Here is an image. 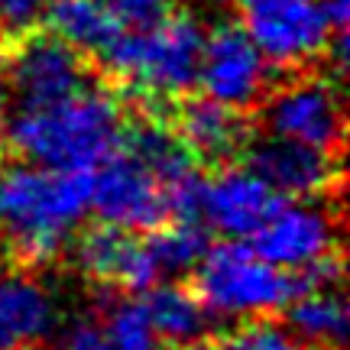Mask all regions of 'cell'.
<instances>
[{"mask_svg": "<svg viewBox=\"0 0 350 350\" xmlns=\"http://www.w3.org/2000/svg\"><path fill=\"white\" fill-rule=\"evenodd\" d=\"M124 107L107 88L85 85L81 91L42 107H20L7 117L3 139L10 150L42 169L94 172L111 152L120 150Z\"/></svg>", "mask_w": 350, "mask_h": 350, "instance_id": "cell-1", "label": "cell"}, {"mask_svg": "<svg viewBox=\"0 0 350 350\" xmlns=\"http://www.w3.org/2000/svg\"><path fill=\"white\" fill-rule=\"evenodd\" d=\"M91 172H55L36 163L0 169V243L20 262H49L88 217Z\"/></svg>", "mask_w": 350, "mask_h": 350, "instance_id": "cell-2", "label": "cell"}, {"mask_svg": "<svg viewBox=\"0 0 350 350\" xmlns=\"http://www.w3.org/2000/svg\"><path fill=\"white\" fill-rule=\"evenodd\" d=\"M204 26L191 13H169L150 29H124L94 62L117 85L146 100H178L198 88Z\"/></svg>", "mask_w": 350, "mask_h": 350, "instance_id": "cell-3", "label": "cell"}, {"mask_svg": "<svg viewBox=\"0 0 350 350\" xmlns=\"http://www.w3.org/2000/svg\"><path fill=\"white\" fill-rule=\"evenodd\" d=\"M195 292L208 305V312L221 321H262L286 312V305L299 295L305 282L299 273H288L253 250L247 240L224 237L208 243L198 260Z\"/></svg>", "mask_w": 350, "mask_h": 350, "instance_id": "cell-4", "label": "cell"}, {"mask_svg": "<svg viewBox=\"0 0 350 350\" xmlns=\"http://www.w3.org/2000/svg\"><path fill=\"white\" fill-rule=\"evenodd\" d=\"M260 111L262 133L295 139L325 152H340L344 146V111L334 81L314 75H295L279 88H269Z\"/></svg>", "mask_w": 350, "mask_h": 350, "instance_id": "cell-5", "label": "cell"}, {"mask_svg": "<svg viewBox=\"0 0 350 350\" xmlns=\"http://www.w3.org/2000/svg\"><path fill=\"white\" fill-rule=\"evenodd\" d=\"M88 208L98 214L100 224L146 234L169 221V191L146 165L117 150L91 172Z\"/></svg>", "mask_w": 350, "mask_h": 350, "instance_id": "cell-6", "label": "cell"}, {"mask_svg": "<svg viewBox=\"0 0 350 350\" xmlns=\"http://www.w3.org/2000/svg\"><path fill=\"white\" fill-rule=\"evenodd\" d=\"M269 68L273 65L262 59L247 26L217 23L211 33H204L198 85L204 88L208 98L221 100L240 113L256 111L262 94L273 88Z\"/></svg>", "mask_w": 350, "mask_h": 350, "instance_id": "cell-7", "label": "cell"}, {"mask_svg": "<svg viewBox=\"0 0 350 350\" xmlns=\"http://www.w3.org/2000/svg\"><path fill=\"white\" fill-rule=\"evenodd\" d=\"M250 240L260 256L301 275L314 262L338 253V224L327 204L314 198H282Z\"/></svg>", "mask_w": 350, "mask_h": 350, "instance_id": "cell-8", "label": "cell"}, {"mask_svg": "<svg viewBox=\"0 0 350 350\" xmlns=\"http://www.w3.org/2000/svg\"><path fill=\"white\" fill-rule=\"evenodd\" d=\"M7 81L20 107H42L81 91L88 81L85 55L52 33H29L7 55Z\"/></svg>", "mask_w": 350, "mask_h": 350, "instance_id": "cell-9", "label": "cell"}, {"mask_svg": "<svg viewBox=\"0 0 350 350\" xmlns=\"http://www.w3.org/2000/svg\"><path fill=\"white\" fill-rule=\"evenodd\" d=\"M243 16H247L243 26L256 42V49L275 68H301L321 59L334 36V26L327 20L321 0H282Z\"/></svg>", "mask_w": 350, "mask_h": 350, "instance_id": "cell-10", "label": "cell"}, {"mask_svg": "<svg viewBox=\"0 0 350 350\" xmlns=\"http://www.w3.org/2000/svg\"><path fill=\"white\" fill-rule=\"evenodd\" d=\"M243 163L273 188L279 198H318L340 182L338 152H325L282 137H247Z\"/></svg>", "mask_w": 350, "mask_h": 350, "instance_id": "cell-11", "label": "cell"}, {"mask_svg": "<svg viewBox=\"0 0 350 350\" xmlns=\"http://www.w3.org/2000/svg\"><path fill=\"white\" fill-rule=\"evenodd\" d=\"M279 201L282 198L247 163L224 165L211 178H201L198 221L221 237L250 240Z\"/></svg>", "mask_w": 350, "mask_h": 350, "instance_id": "cell-12", "label": "cell"}, {"mask_svg": "<svg viewBox=\"0 0 350 350\" xmlns=\"http://www.w3.org/2000/svg\"><path fill=\"white\" fill-rule=\"evenodd\" d=\"M72 240H75V266L98 286L143 295L159 282V269L150 256L146 237L133 230L98 224L85 234H75Z\"/></svg>", "mask_w": 350, "mask_h": 350, "instance_id": "cell-13", "label": "cell"}, {"mask_svg": "<svg viewBox=\"0 0 350 350\" xmlns=\"http://www.w3.org/2000/svg\"><path fill=\"white\" fill-rule=\"evenodd\" d=\"M59 327V301L39 275L0 266V350H39Z\"/></svg>", "mask_w": 350, "mask_h": 350, "instance_id": "cell-14", "label": "cell"}, {"mask_svg": "<svg viewBox=\"0 0 350 350\" xmlns=\"http://www.w3.org/2000/svg\"><path fill=\"white\" fill-rule=\"evenodd\" d=\"M172 130L195 152V159H211V163H224L230 156H237L250 137L243 113L208 98V94L178 98Z\"/></svg>", "mask_w": 350, "mask_h": 350, "instance_id": "cell-15", "label": "cell"}, {"mask_svg": "<svg viewBox=\"0 0 350 350\" xmlns=\"http://www.w3.org/2000/svg\"><path fill=\"white\" fill-rule=\"evenodd\" d=\"M146 312H150L152 331L159 344L165 347H188L195 340L208 338L214 314L208 312V305L198 299L195 288L182 286V282H156L152 288L143 292Z\"/></svg>", "mask_w": 350, "mask_h": 350, "instance_id": "cell-16", "label": "cell"}, {"mask_svg": "<svg viewBox=\"0 0 350 350\" xmlns=\"http://www.w3.org/2000/svg\"><path fill=\"white\" fill-rule=\"evenodd\" d=\"M120 150L130 152L137 163L146 165L165 185V191L198 172L195 152L178 139V133H175L172 126L159 124V120H133V124H124Z\"/></svg>", "mask_w": 350, "mask_h": 350, "instance_id": "cell-17", "label": "cell"}, {"mask_svg": "<svg viewBox=\"0 0 350 350\" xmlns=\"http://www.w3.org/2000/svg\"><path fill=\"white\" fill-rule=\"evenodd\" d=\"M286 331L305 340L308 347L340 350L347 340V301L340 286L301 288L286 305Z\"/></svg>", "mask_w": 350, "mask_h": 350, "instance_id": "cell-18", "label": "cell"}, {"mask_svg": "<svg viewBox=\"0 0 350 350\" xmlns=\"http://www.w3.org/2000/svg\"><path fill=\"white\" fill-rule=\"evenodd\" d=\"M42 20L52 36L68 42L85 59H98L113 39L124 33V26L111 16L100 0H52Z\"/></svg>", "mask_w": 350, "mask_h": 350, "instance_id": "cell-19", "label": "cell"}, {"mask_svg": "<svg viewBox=\"0 0 350 350\" xmlns=\"http://www.w3.org/2000/svg\"><path fill=\"white\" fill-rule=\"evenodd\" d=\"M146 234H150L146 247H150V256L159 269V279H178V275L191 273L208 250V234H204L201 221L169 217Z\"/></svg>", "mask_w": 350, "mask_h": 350, "instance_id": "cell-20", "label": "cell"}, {"mask_svg": "<svg viewBox=\"0 0 350 350\" xmlns=\"http://www.w3.org/2000/svg\"><path fill=\"white\" fill-rule=\"evenodd\" d=\"M100 331L113 350H159V338L152 331L150 312L143 295L133 292H113L104 301V318H100Z\"/></svg>", "mask_w": 350, "mask_h": 350, "instance_id": "cell-21", "label": "cell"}, {"mask_svg": "<svg viewBox=\"0 0 350 350\" xmlns=\"http://www.w3.org/2000/svg\"><path fill=\"white\" fill-rule=\"evenodd\" d=\"M178 350H292V334L286 327L273 325L269 318H262V321H243V327L230 334L201 338Z\"/></svg>", "mask_w": 350, "mask_h": 350, "instance_id": "cell-22", "label": "cell"}, {"mask_svg": "<svg viewBox=\"0 0 350 350\" xmlns=\"http://www.w3.org/2000/svg\"><path fill=\"white\" fill-rule=\"evenodd\" d=\"M124 29H150L175 10V0H100Z\"/></svg>", "mask_w": 350, "mask_h": 350, "instance_id": "cell-23", "label": "cell"}, {"mask_svg": "<svg viewBox=\"0 0 350 350\" xmlns=\"http://www.w3.org/2000/svg\"><path fill=\"white\" fill-rule=\"evenodd\" d=\"M52 0H0V23L7 33H26L42 20V13Z\"/></svg>", "mask_w": 350, "mask_h": 350, "instance_id": "cell-24", "label": "cell"}, {"mask_svg": "<svg viewBox=\"0 0 350 350\" xmlns=\"http://www.w3.org/2000/svg\"><path fill=\"white\" fill-rule=\"evenodd\" d=\"M59 350H113V347L107 344L98 321H75V325L65 331Z\"/></svg>", "mask_w": 350, "mask_h": 350, "instance_id": "cell-25", "label": "cell"}, {"mask_svg": "<svg viewBox=\"0 0 350 350\" xmlns=\"http://www.w3.org/2000/svg\"><path fill=\"white\" fill-rule=\"evenodd\" d=\"M230 3L243 13H253V10H266V7H273V3H282V0H230Z\"/></svg>", "mask_w": 350, "mask_h": 350, "instance_id": "cell-26", "label": "cell"}, {"mask_svg": "<svg viewBox=\"0 0 350 350\" xmlns=\"http://www.w3.org/2000/svg\"><path fill=\"white\" fill-rule=\"evenodd\" d=\"M7 55H10V39H7V29L0 23V72H3V65H7Z\"/></svg>", "mask_w": 350, "mask_h": 350, "instance_id": "cell-27", "label": "cell"}, {"mask_svg": "<svg viewBox=\"0 0 350 350\" xmlns=\"http://www.w3.org/2000/svg\"><path fill=\"white\" fill-rule=\"evenodd\" d=\"M3 130H7V98L0 94V143H3Z\"/></svg>", "mask_w": 350, "mask_h": 350, "instance_id": "cell-28", "label": "cell"}, {"mask_svg": "<svg viewBox=\"0 0 350 350\" xmlns=\"http://www.w3.org/2000/svg\"><path fill=\"white\" fill-rule=\"evenodd\" d=\"M305 350H327V347H305Z\"/></svg>", "mask_w": 350, "mask_h": 350, "instance_id": "cell-29", "label": "cell"}]
</instances>
